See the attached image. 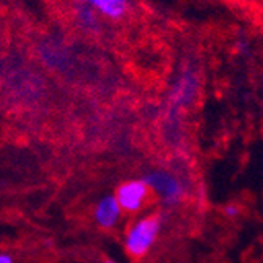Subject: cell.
<instances>
[{
	"label": "cell",
	"mask_w": 263,
	"mask_h": 263,
	"mask_svg": "<svg viewBox=\"0 0 263 263\" xmlns=\"http://www.w3.org/2000/svg\"><path fill=\"white\" fill-rule=\"evenodd\" d=\"M103 263H115V261H112V260H107V261H103Z\"/></svg>",
	"instance_id": "9"
},
{
	"label": "cell",
	"mask_w": 263,
	"mask_h": 263,
	"mask_svg": "<svg viewBox=\"0 0 263 263\" xmlns=\"http://www.w3.org/2000/svg\"><path fill=\"white\" fill-rule=\"evenodd\" d=\"M79 4L90 7L100 16L118 21L126 16L131 7V0H79Z\"/></svg>",
	"instance_id": "5"
},
{
	"label": "cell",
	"mask_w": 263,
	"mask_h": 263,
	"mask_svg": "<svg viewBox=\"0 0 263 263\" xmlns=\"http://www.w3.org/2000/svg\"><path fill=\"white\" fill-rule=\"evenodd\" d=\"M0 263H14V258L8 252H0Z\"/></svg>",
	"instance_id": "8"
},
{
	"label": "cell",
	"mask_w": 263,
	"mask_h": 263,
	"mask_svg": "<svg viewBox=\"0 0 263 263\" xmlns=\"http://www.w3.org/2000/svg\"><path fill=\"white\" fill-rule=\"evenodd\" d=\"M148 186L142 178L139 180H129L123 184H120L115 191V200L120 205L123 213L134 214L140 211L145 205V200L148 197Z\"/></svg>",
	"instance_id": "3"
},
{
	"label": "cell",
	"mask_w": 263,
	"mask_h": 263,
	"mask_svg": "<svg viewBox=\"0 0 263 263\" xmlns=\"http://www.w3.org/2000/svg\"><path fill=\"white\" fill-rule=\"evenodd\" d=\"M122 213L123 211L114 196H104L97 203V206H95L93 218H95V222H97L101 229L110 230L120 222Z\"/></svg>",
	"instance_id": "4"
},
{
	"label": "cell",
	"mask_w": 263,
	"mask_h": 263,
	"mask_svg": "<svg viewBox=\"0 0 263 263\" xmlns=\"http://www.w3.org/2000/svg\"><path fill=\"white\" fill-rule=\"evenodd\" d=\"M142 180L145 181L148 189L155 191L159 199L169 206L180 203L184 197V186L183 183L171 172L165 171H153L143 175Z\"/></svg>",
	"instance_id": "2"
},
{
	"label": "cell",
	"mask_w": 263,
	"mask_h": 263,
	"mask_svg": "<svg viewBox=\"0 0 263 263\" xmlns=\"http://www.w3.org/2000/svg\"><path fill=\"white\" fill-rule=\"evenodd\" d=\"M224 213H226V216H227V218H236L238 214L241 213V208L238 206L236 203H229V205H226Z\"/></svg>",
	"instance_id": "7"
},
{
	"label": "cell",
	"mask_w": 263,
	"mask_h": 263,
	"mask_svg": "<svg viewBox=\"0 0 263 263\" xmlns=\"http://www.w3.org/2000/svg\"><path fill=\"white\" fill-rule=\"evenodd\" d=\"M162 226H164V218L158 213L137 219L125 233V240H123L125 251L134 258L147 255L153 248V245L156 243Z\"/></svg>",
	"instance_id": "1"
},
{
	"label": "cell",
	"mask_w": 263,
	"mask_h": 263,
	"mask_svg": "<svg viewBox=\"0 0 263 263\" xmlns=\"http://www.w3.org/2000/svg\"><path fill=\"white\" fill-rule=\"evenodd\" d=\"M76 14H78V22L81 24V27L88 30V32H95L98 29V14L95 13L90 7L84 5V4H79L78 10H76Z\"/></svg>",
	"instance_id": "6"
}]
</instances>
